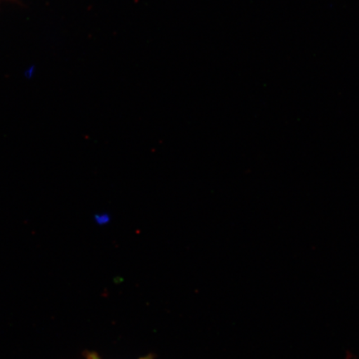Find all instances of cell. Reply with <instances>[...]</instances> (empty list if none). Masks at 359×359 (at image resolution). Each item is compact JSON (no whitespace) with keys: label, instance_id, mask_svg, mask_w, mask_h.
Wrapping results in <instances>:
<instances>
[{"label":"cell","instance_id":"cell-1","mask_svg":"<svg viewBox=\"0 0 359 359\" xmlns=\"http://www.w3.org/2000/svg\"><path fill=\"white\" fill-rule=\"evenodd\" d=\"M94 223L98 226H107L111 222V217L109 212H100L93 215Z\"/></svg>","mask_w":359,"mask_h":359},{"label":"cell","instance_id":"cell-2","mask_svg":"<svg viewBox=\"0 0 359 359\" xmlns=\"http://www.w3.org/2000/svg\"><path fill=\"white\" fill-rule=\"evenodd\" d=\"M141 359H152V358H151V357L149 356V357L142 358Z\"/></svg>","mask_w":359,"mask_h":359},{"label":"cell","instance_id":"cell-3","mask_svg":"<svg viewBox=\"0 0 359 359\" xmlns=\"http://www.w3.org/2000/svg\"><path fill=\"white\" fill-rule=\"evenodd\" d=\"M92 359H100V358H97V357H96V356H93V358H92Z\"/></svg>","mask_w":359,"mask_h":359}]
</instances>
